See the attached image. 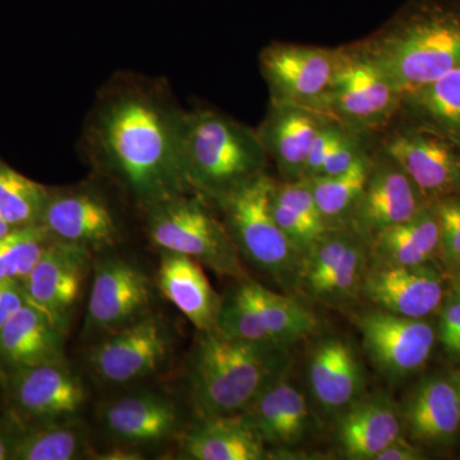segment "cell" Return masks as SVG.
I'll return each instance as SVG.
<instances>
[{"label": "cell", "instance_id": "cell-1", "mask_svg": "<svg viewBox=\"0 0 460 460\" xmlns=\"http://www.w3.org/2000/svg\"><path fill=\"white\" fill-rule=\"evenodd\" d=\"M181 111L163 84L123 78L107 87L84 133L93 162L142 210L193 193L184 157Z\"/></svg>", "mask_w": 460, "mask_h": 460}, {"label": "cell", "instance_id": "cell-2", "mask_svg": "<svg viewBox=\"0 0 460 460\" xmlns=\"http://www.w3.org/2000/svg\"><path fill=\"white\" fill-rule=\"evenodd\" d=\"M359 50L401 95L460 66V0H410Z\"/></svg>", "mask_w": 460, "mask_h": 460}, {"label": "cell", "instance_id": "cell-3", "mask_svg": "<svg viewBox=\"0 0 460 460\" xmlns=\"http://www.w3.org/2000/svg\"><path fill=\"white\" fill-rule=\"evenodd\" d=\"M288 347L199 332L190 363V401L199 419L241 413L272 381L286 375Z\"/></svg>", "mask_w": 460, "mask_h": 460}, {"label": "cell", "instance_id": "cell-4", "mask_svg": "<svg viewBox=\"0 0 460 460\" xmlns=\"http://www.w3.org/2000/svg\"><path fill=\"white\" fill-rule=\"evenodd\" d=\"M184 157L192 192L214 202L265 174L269 162L256 129L210 109L186 111Z\"/></svg>", "mask_w": 460, "mask_h": 460}, {"label": "cell", "instance_id": "cell-5", "mask_svg": "<svg viewBox=\"0 0 460 460\" xmlns=\"http://www.w3.org/2000/svg\"><path fill=\"white\" fill-rule=\"evenodd\" d=\"M275 180L268 172L248 181L215 204L242 259L286 289L298 286L302 256L296 252L271 211Z\"/></svg>", "mask_w": 460, "mask_h": 460}, {"label": "cell", "instance_id": "cell-6", "mask_svg": "<svg viewBox=\"0 0 460 460\" xmlns=\"http://www.w3.org/2000/svg\"><path fill=\"white\" fill-rule=\"evenodd\" d=\"M145 213L148 238L160 251L189 256L222 277L246 278L226 224L211 213L201 196H175Z\"/></svg>", "mask_w": 460, "mask_h": 460}, {"label": "cell", "instance_id": "cell-7", "mask_svg": "<svg viewBox=\"0 0 460 460\" xmlns=\"http://www.w3.org/2000/svg\"><path fill=\"white\" fill-rule=\"evenodd\" d=\"M341 51L337 72L316 113L348 128L378 135L394 122L402 95L356 42Z\"/></svg>", "mask_w": 460, "mask_h": 460}, {"label": "cell", "instance_id": "cell-8", "mask_svg": "<svg viewBox=\"0 0 460 460\" xmlns=\"http://www.w3.org/2000/svg\"><path fill=\"white\" fill-rule=\"evenodd\" d=\"M377 146L407 172L429 202L460 195V146L420 127L394 120Z\"/></svg>", "mask_w": 460, "mask_h": 460}, {"label": "cell", "instance_id": "cell-9", "mask_svg": "<svg viewBox=\"0 0 460 460\" xmlns=\"http://www.w3.org/2000/svg\"><path fill=\"white\" fill-rule=\"evenodd\" d=\"M341 56V47L274 42L263 48L260 69L268 84L270 102L316 111L332 84Z\"/></svg>", "mask_w": 460, "mask_h": 460}, {"label": "cell", "instance_id": "cell-10", "mask_svg": "<svg viewBox=\"0 0 460 460\" xmlns=\"http://www.w3.org/2000/svg\"><path fill=\"white\" fill-rule=\"evenodd\" d=\"M171 330L162 317L148 314L111 332L90 353L96 376L111 385H126L151 376L168 358Z\"/></svg>", "mask_w": 460, "mask_h": 460}, {"label": "cell", "instance_id": "cell-11", "mask_svg": "<svg viewBox=\"0 0 460 460\" xmlns=\"http://www.w3.org/2000/svg\"><path fill=\"white\" fill-rule=\"evenodd\" d=\"M362 347L381 374L402 380L426 365L436 341L434 326L383 310L359 314L356 320Z\"/></svg>", "mask_w": 460, "mask_h": 460}, {"label": "cell", "instance_id": "cell-12", "mask_svg": "<svg viewBox=\"0 0 460 460\" xmlns=\"http://www.w3.org/2000/svg\"><path fill=\"white\" fill-rule=\"evenodd\" d=\"M431 205L376 141L370 175L348 228L368 242L383 230L413 219Z\"/></svg>", "mask_w": 460, "mask_h": 460}, {"label": "cell", "instance_id": "cell-13", "mask_svg": "<svg viewBox=\"0 0 460 460\" xmlns=\"http://www.w3.org/2000/svg\"><path fill=\"white\" fill-rule=\"evenodd\" d=\"M151 292L147 275L135 263L120 257L102 260L93 269L86 330L111 334L147 316Z\"/></svg>", "mask_w": 460, "mask_h": 460}, {"label": "cell", "instance_id": "cell-14", "mask_svg": "<svg viewBox=\"0 0 460 460\" xmlns=\"http://www.w3.org/2000/svg\"><path fill=\"white\" fill-rule=\"evenodd\" d=\"M91 256L93 253L83 247L53 238L23 280L27 304L38 308L62 329L83 290Z\"/></svg>", "mask_w": 460, "mask_h": 460}, {"label": "cell", "instance_id": "cell-15", "mask_svg": "<svg viewBox=\"0 0 460 460\" xmlns=\"http://www.w3.org/2000/svg\"><path fill=\"white\" fill-rule=\"evenodd\" d=\"M361 292L378 310L425 319L443 305L444 277L431 263L371 265L363 278Z\"/></svg>", "mask_w": 460, "mask_h": 460}, {"label": "cell", "instance_id": "cell-16", "mask_svg": "<svg viewBox=\"0 0 460 460\" xmlns=\"http://www.w3.org/2000/svg\"><path fill=\"white\" fill-rule=\"evenodd\" d=\"M41 224L51 237L93 252L113 248L119 226L107 201L90 190H71L49 195Z\"/></svg>", "mask_w": 460, "mask_h": 460}, {"label": "cell", "instance_id": "cell-17", "mask_svg": "<svg viewBox=\"0 0 460 460\" xmlns=\"http://www.w3.org/2000/svg\"><path fill=\"white\" fill-rule=\"evenodd\" d=\"M328 119L311 109L270 102L256 131L269 159L277 164L280 181L304 180L311 148Z\"/></svg>", "mask_w": 460, "mask_h": 460}, {"label": "cell", "instance_id": "cell-18", "mask_svg": "<svg viewBox=\"0 0 460 460\" xmlns=\"http://www.w3.org/2000/svg\"><path fill=\"white\" fill-rule=\"evenodd\" d=\"M401 416L402 431L417 447L436 450L452 447L460 435L453 377L420 381L405 399Z\"/></svg>", "mask_w": 460, "mask_h": 460}, {"label": "cell", "instance_id": "cell-19", "mask_svg": "<svg viewBox=\"0 0 460 460\" xmlns=\"http://www.w3.org/2000/svg\"><path fill=\"white\" fill-rule=\"evenodd\" d=\"M12 394L23 413L47 422L71 420L86 402L83 383L65 359L16 370Z\"/></svg>", "mask_w": 460, "mask_h": 460}, {"label": "cell", "instance_id": "cell-20", "mask_svg": "<svg viewBox=\"0 0 460 460\" xmlns=\"http://www.w3.org/2000/svg\"><path fill=\"white\" fill-rule=\"evenodd\" d=\"M243 413L266 445L284 452L298 447L314 429L307 399L287 374L266 386Z\"/></svg>", "mask_w": 460, "mask_h": 460}, {"label": "cell", "instance_id": "cell-21", "mask_svg": "<svg viewBox=\"0 0 460 460\" xmlns=\"http://www.w3.org/2000/svg\"><path fill=\"white\" fill-rule=\"evenodd\" d=\"M402 435L401 410L389 396L362 395L341 411L335 443L345 459L374 460Z\"/></svg>", "mask_w": 460, "mask_h": 460}, {"label": "cell", "instance_id": "cell-22", "mask_svg": "<svg viewBox=\"0 0 460 460\" xmlns=\"http://www.w3.org/2000/svg\"><path fill=\"white\" fill-rule=\"evenodd\" d=\"M308 385L326 411H341L363 395L365 371L349 341L332 337L314 348L308 361Z\"/></svg>", "mask_w": 460, "mask_h": 460}, {"label": "cell", "instance_id": "cell-23", "mask_svg": "<svg viewBox=\"0 0 460 460\" xmlns=\"http://www.w3.org/2000/svg\"><path fill=\"white\" fill-rule=\"evenodd\" d=\"M157 287L198 332L217 329L223 298L215 292L201 263L181 253L162 251Z\"/></svg>", "mask_w": 460, "mask_h": 460}, {"label": "cell", "instance_id": "cell-24", "mask_svg": "<svg viewBox=\"0 0 460 460\" xmlns=\"http://www.w3.org/2000/svg\"><path fill=\"white\" fill-rule=\"evenodd\" d=\"M184 458L193 460H262L265 441L243 411L199 419L181 438Z\"/></svg>", "mask_w": 460, "mask_h": 460}, {"label": "cell", "instance_id": "cell-25", "mask_svg": "<svg viewBox=\"0 0 460 460\" xmlns=\"http://www.w3.org/2000/svg\"><path fill=\"white\" fill-rule=\"evenodd\" d=\"M109 435L126 444H154L177 432L180 411L166 396L153 392L108 402L102 413Z\"/></svg>", "mask_w": 460, "mask_h": 460}, {"label": "cell", "instance_id": "cell-26", "mask_svg": "<svg viewBox=\"0 0 460 460\" xmlns=\"http://www.w3.org/2000/svg\"><path fill=\"white\" fill-rule=\"evenodd\" d=\"M62 329L26 304L0 328V362L14 370L62 361Z\"/></svg>", "mask_w": 460, "mask_h": 460}, {"label": "cell", "instance_id": "cell-27", "mask_svg": "<svg viewBox=\"0 0 460 460\" xmlns=\"http://www.w3.org/2000/svg\"><path fill=\"white\" fill-rule=\"evenodd\" d=\"M395 119L438 133L460 146V66L404 93Z\"/></svg>", "mask_w": 460, "mask_h": 460}, {"label": "cell", "instance_id": "cell-28", "mask_svg": "<svg viewBox=\"0 0 460 460\" xmlns=\"http://www.w3.org/2000/svg\"><path fill=\"white\" fill-rule=\"evenodd\" d=\"M372 265L419 266L440 256V223L434 204L408 222L390 226L367 242Z\"/></svg>", "mask_w": 460, "mask_h": 460}, {"label": "cell", "instance_id": "cell-29", "mask_svg": "<svg viewBox=\"0 0 460 460\" xmlns=\"http://www.w3.org/2000/svg\"><path fill=\"white\" fill-rule=\"evenodd\" d=\"M239 290L255 305L257 313L278 344H295L313 335L319 320L304 305L290 296L278 295L262 284L242 279Z\"/></svg>", "mask_w": 460, "mask_h": 460}, {"label": "cell", "instance_id": "cell-30", "mask_svg": "<svg viewBox=\"0 0 460 460\" xmlns=\"http://www.w3.org/2000/svg\"><path fill=\"white\" fill-rule=\"evenodd\" d=\"M374 153L375 148L343 172L307 180L326 228L341 229L349 226L354 208L370 175Z\"/></svg>", "mask_w": 460, "mask_h": 460}, {"label": "cell", "instance_id": "cell-31", "mask_svg": "<svg viewBox=\"0 0 460 460\" xmlns=\"http://www.w3.org/2000/svg\"><path fill=\"white\" fill-rule=\"evenodd\" d=\"M58 420L41 428L21 432L14 445L13 459L74 460L83 456L84 435L71 420Z\"/></svg>", "mask_w": 460, "mask_h": 460}, {"label": "cell", "instance_id": "cell-32", "mask_svg": "<svg viewBox=\"0 0 460 460\" xmlns=\"http://www.w3.org/2000/svg\"><path fill=\"white\" fill-rule=\"evenodd\" d=\"M49 195L41 184L0 164V217L13 228L41 223Z\"/></svg>", "mask_w": 460, "mask_h": 460}, {"label": "cell", "instance_id": "cell-33", "mask_svg": "<svg viewBox=\"0 0 460 460\" xmlns=\"http://www.w3.org/2000/svg\"><path fill=\"white\" fill-rule=\"evenodd\" d=\"M53 237L44 224L13 228L0 238V281L25 280Z\"/></svg>", "mask_w": 460, "mask_h": 460}, {"label": "cell", "instance_id": "cell-34", "mask_svg": "<svg viewBox=\"0 0 460 460\" xmlns=\"http://www.w3.org/2000/svg\"><path fill=\"white\" fill-rule=\"evenodd\" d=\"M368 259L370 253L367 241L356 233V237L345 250L334 270L314 290L311 298L325 305H341L349 301L357 293L361 292Z\"/></svg>", "mask_w": 460, "mask_h": 460}, {"label": "cell", "instance_id": "cell-35", "mask_svg": "<svg viewBox=\"0 0 460 460\" xmlns=\"http://www.w3.org/2000/svg\"><path fill=\"white\" fill-rule=\"evenodd\" d=\"M217 329L232 338L255 343L278 344L266 329L255 305L235 288L226 299H223L217 317ZM281 345V344H280Z\"/></svg>", "mask_w": 460, "mask_h": 460}, {"label": "cell", "instance_id": "cell-36", "mask_svg": "<svg viewBox=\"0 0 460 460\" xmlns=\"http://www.w3.org/2000/svg\"><path fill=\"white\" fill-rule=\"evenodd\" d=\"M440 223V257L447 270L460 272V195L434 204Z\"/></svg>", "mask_w": 460, "mask_h": 460}, {"label": "cell", "instance_id": "cell-37", "mask_svg": "<svg viewBox=\"0 0 460 460\" xmlns=\"http://www.w3.org/2000/svg\"><path fill=\"white\" fill-rule=\"evenodd\" d=\"M339 129H341V124L330 119V118L323 124L316 140L314 142L313 148H311L304 180H310V178L317 177L320 174L321 168H323V163H325L326 157L332 150V144L337 138Z\"/></svg>", "mask_w": 460, "mask_h": 460}, {"label": "cell", "instance_id": "cell-38", "mask_svg": "<svg viewBox=\"0 0 460 460\" xmlns=\"http://www.w3.org/2000/svg\"><path fill=\"white\" fill-rule=\"evenodd\" d=\"M460 332V299L453 292L445 296L441 305L440 325H438V338L441 344L452 339Z\"/></svg>", "mask_w": 460, "mask_h": 460}, {"label": "cell", "instance_id": "cell-39", "mask_svg": "<svg viewBox=\"0 0 460 460\" xmlns=\"http://www.w3.org/2000/svg\"><path fill=\"white\" fill-rule=\"evenodd\" d=\"M26 302L25 292L17 283L0 281V328Z\"/></svg>", "mask_w": 460, "mask_h": 460}, {"label": "cell", "instance_id": "cell-40", "mask_svg": "<svg viewBox=\"0 0 460 460\" xmlns=\"http://www.w3.org/2000/svg\"><path fill=\"white\" fill-rule=\"evenodd\" d=\"M425 459L423 452L420 447L411 443L410 438L404 435L399 436L394 441H392L387 447H384L380 453L375 456L374 460H420Z\"/></svg>", "mask_w": 460, "mask_h": 460}, {"label": "cell", "instance_id": "cell-41", "mask_svg": "<svg viewBox=\"0 0 460 460\" xmlns=\"http://www.w3.org/2000/svg\"><path fill=\"white\" fill-rule=\"evenodd\" d=\"M20 431L0 426V460L13 459L14 445Z\"/></svg>", "mask_w": 460, "mask_h": 460}, {"label": "cell", "instance_id": "cell-42", "mask_svg": "<svg viewBox=\"0 0 460 460\" xmlns=\"http://www.w3.org/2000/svg\"><path fill=\"white\" fill-rule=\"evenodd\" d=\"M100 460H140L144 459L141 453L128 449H113L107 453L99 454V456H93Z\"/></svg>", "mask_w": 460, "mask_h": 460}, {"label": "cell", "instance_id": "cell-43", "mask_svg": "<svg viewBox=\"0 0 460 460\" xmlns=\"http://www.w3.org/2000/svg\"><path fill=\"white\" fill-rule=\"evenodd\" d=\"M443 345L447 353L452 354V356L456 357V358H460V332L454 335L449 341H445Z\"/></svg>", "mask_w": 460, "mask_h": 460}, {"label": "cell", "instance_id": "cell-44", "mask_svg": "<svg viewBox=\"0 0 460 460\" xmlns=\"http://www.w3.org/2000/svg\"><path fill=\"white\" fill-rule=\"evenodd\" d=\"M452 377L454 381V386H456V405H458V413L460 420V370L456 371Z\"/></svg>", "mask_w": 460, "mask_h": 460}, {"label": "cell", "instance_id": "cell-45", "mask_svg": "<svg viewBox=\"0 0 460 460\" xmlns=\"http://www.w3.org/2000/svg\"><path fill=\"white\" fill-rule=\"evenodd\" d=\"M12 229H13V226H12L11 224L7 222V220H4L2 217H0V238L7 235Z\"/></svg>", "mask_w": 460, "mask_h": 460}, {"label": "cell", "instance_id": "cell-46", "mask_svg": "<svg viewBox=\"0 0 460 460\" xmlns=\"http://www.w3.org/2000/svg\"><path fill=\"white\" fill-rule=\"evenodd\" d=\"M453 292L459 296L460 299V272L453 275Z\"/></svg>", "mask_w": 460, "mask_h": 460}]
</instances>
